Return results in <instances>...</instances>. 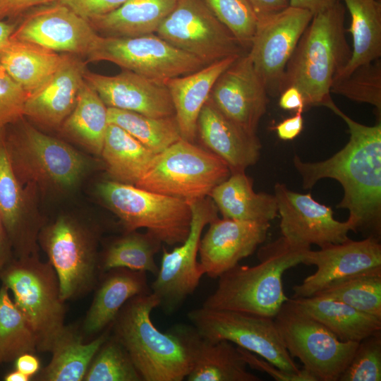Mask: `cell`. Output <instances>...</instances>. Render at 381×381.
<instances>
[{"label": "cell", "instance_id": "1", "mask_svg": "<svg viewBox=\"0 0 381 381\" xmlns=\"http://www.w3.org/2000/svg\"><path fill=\"white\" fill-rule=\"evenodd\" d=\"M346 123L350 134L346 145L329 158L303 162L295 155L293 164L302 179L303 188H313L328 178L342 186L337 208L349 211L353 231L380 238L381 234V123L365 126L344 114L332 101L327 106Z\"/></svg>", "mask_w": 381, "mask_h": 381}, {"label": "cell", "instance_id": "2", "mask_svg": "<svg viewBox=\"0 0 381 381\" xmlns=\"http://www.w3.org/2000/svg\"><path fill=\"white\" fill-rule=\"evenodd\" d=\"M159 306L152 292L133 296L111 324V333L128 352L143 381H182L193 365L190 326L159 331L151 319Z\"/></svg>", "mask_w": 381, "mask_h": 381}, {"label": "cell", "instance_id": "3", "mask_svg": "<svg viewBox=\"0 0 381 381\" xmlns=\"http://www.w3.org/2000/svg\"><path fill=\"white\" fill-rule=\"evenodd\" d=\"M345 11L337 0L331 8L314 15L286 64L280 93L288 87H297L306 109L327 107L333 101L330 95L333 80L351 58L345 35Z\"/></svg>", "mask_w": 381, "mask_h": 381}, {"label": "cell", "instance_id": "4", "mask_svg": "<svg viewBox=\"0 0 381 381\" xmlns=\"http://www.w3.org/2000/svg\"><path fill=\"white\" fill-rule=\"evenodd\" d=\"M309 249L282 236L267 243L258 250V264H238L222 274L202 306L274 318L289 299L284 291V273L303 263Z\"/></svg>", "mask_w": 381, "mask_h": 381}, {"label": "cell", "instance_id": "5", "mask_svg": "<svg viewBox=\"0 0 381 381\" xmlns=\"http://www.w3.org/2000/svg\"><path fill=\"white\" fill-rule=\"evenodd\" d=\"M23 116L5 127V142L13 169L27 187L52 190L75 188L92 162L68 144L40 131Z\"/></svg>", "mask_w": 381, "mask_h": 381}, {"label": "cell", "instance_id": "6", "mask_svg": "<svg viewBox=\"0 0 381 381\" xmlns=\"http://www.w3.org/2000/svg\"><path fill=\"white\" fill-rule=\"evenodd\" d=\"M0 280L34 332L37 351L51 352L66 328L65 301L54 267L38 256L14 257Z\"/></svg>", "mask_w": 381, "mask_h": 381}, {"label": "cell", "instance_id": "7", "mask_svg": "<svg viewBox=\"0 0 381 381\" xmlns=\"http://www.w3.org/2000/svg\"><path fill=\"white\" fill-rule=\"evenodd\" d=\"M230 175L222 159L181 138L155 155L135 186L188 202L209 196Z\"/></svg>", "mask_w": 381, "mask_h": 381}, {"label": "cell", "instance_id": "8", "mask_svg": "<svg viewBox=\"0 0 381 381\" xmlns=\"http://www.w3.org/2000/svg\"><path fill=\"white\" fill-rule=\"evenodd\" d=\"M99 232L67 216L43 224L38 241L56 272L63 301L76 299L95 289L101 275Z\"/></svg>", "mask_w": 381, "mask_h": 381}, {"label": "cell", "instance_id": "9", "mask_svg": "<svg viewBox=\"0 0 381 381\" xmlns=\"http://www.w3.org/2000/svg\"><path fill=\"white\" fill-rule=\"evenodd\" d=\"M97 193L125 232L145 228L169 246L183 243L189 234L192 213L186 200L112 180L99 183Z\"/></svg>", "mask_w": 381, "mask_h": 381}, {"label": "cell", "instance_id": "10", "mask_svg": "<svg viewBox=\"0 0 381 381\" xmlns=\"http://www.w3.org/2000/svg\"><path fill=\"white\" fill-rule=\"evenodd\" d=\"M274 320L290 356L299 359L316 381H339L359 342L339 340L289 299Z\"/></svg>", "mask_w": 381, "mask_h": 381}, {"label": "cell", "instance_id": "11", "mask_svg": "<svg viewBox=\"0 0 381 381\" xmlns=\"http://www.w3.org/2000/svg\"><path fill=\"white\" fill-rule=\"evenodd\" d=\"M188 318L209 340L231 341L287 373L301 370L284 346L272 318L202 306L189 311Z\"/></svg>", "mask_w": 381, "mask_h": 381}, {"label": "cell", "instance_id": "12", "mask_svg": "<svg viewBox=\"0 0 381 381\" xmlns=\"http://www.w3.org/2000/svg\"><path fill=\"white\" fill-rule=\"evenodd\" d=\"M89 61H107L148 78L164 82L200 70L206 64L157 34L101 37Z\"/></svg>", "mask_w": 381, "mask_h": 381}, {"label": "cell", "instance_id": "13", "mask_svg": "<svg viewBox=\"0 0 381 381\" xmlns=\"http://www.w3.org/2000/svg\"><path fill=\"white\" fill-rule=\"evenodd\" d=\"M156 34L206 65L247 53L202 0H178Z\"/></svg>", "mask_w": 381, "mask_h": 381}, {"label": "cell", "instance_id": "14", "mask_svg": "<svg viewBox=\"0 0 381 381\" xmlns=\"http://www.w3.org/2000/svg\"><path fill=\"white\" fill-rule=\"evenodd\" d=\"M192 213L189 234L171 251L163 250L160 267L150 285L167 314L175 312L197 289L204 273L197 261L203 229L218 217V209L208 196L188 201Z\"/></svg>", "mask_w": 381, "mask_h": 381}, {"label": "cell", "instance_id": "15", "mask_svg": "<svg viewBox=\"0 0 381 381\" xmlns=\"http://www.w3.org/2000/svg\"><path fill=\"white\" fill-rule=\"evenodd\" d=\"M313 16L307 10L289 6L258 20L247 54L268 95H279L286 64Z\"/></svg>", "mask_w": 381, "mask_h": 381}, {"label": "cell", "instance_id": "16", "mask_svg": "<svg viewBox=\"0 0 381 381\" xmlns=\"http://www.w3.org/2000/svg\"><path fill=\"white\" fill-rule=\"evenodd\" d=\"M274 195L282 236L293 244L308 248L317 245L321 248L347 241L348 233L353 231L348 219H335L331 207L318 202L310 193H296L277 183Z\"/></svg>", "mask_w": 381, "mask_h": 381}, {"label": "cell", "instance_id": "17", "mask_svg": "<svg viewBox=\"0 0 381 381\" xmlns=\"http://www.w3.org/2000/svg\"><path fill=\"white\" fill-rule=\"evenodd\" d=\"M302 264L315 265L317 270L293 286L292 298L312 296L334 282L381 267L380 238L373 236L360 241L349 238L318 250L309 249Z\"/></svg>", "mask_w": 381, "mask_h": 381}, {"label": "cell", "instance_id": "18", "mask_svg": "<svg viewBox=\"0 0 381 381\" xmlns=\"http://www.w3.org/2000/svg\"><path fill=\"white\" fill-rule=\"evenodd\" d=\"M100 38L90 21L59 3L32 13L11 37L54 52L87 56Z\"/></svg>", "mask_w": 381, "mask_h": 381}, {"label": "cell", "instance_id": "19", "mask_svg": "<svg viewBox=\"0 0 381 381\" xmlns=\"http://www.w3.org/2000/svg\"><path fill=\"white\" fill-rule=\"evenodd\" d=\"M268 93L247 53L241 55L217 78L210 98L229 119L256 134L266 113Z\"/></svg>", "mask_w": 381, "mask_h": 381}, {"label": "cell", "instance_id": "20", "mask_svg": "<svg viewBox=\"0 0 381 381\" xmlns=\"http://www.w3.org/2000/svg\"><path fill=\"white\" fill-rule=\"evenodd\" d=\"M198 254L200 265L210 278H219L243 258L250 255L267 236L270 223L227 218L212 221Z\"/></svg>", "mask_w": 381, "mask_h": 381}, {"label": "cell", "instance_id": "21", "mask_svg": "<svg viewBox=\"0 0 381 381\" xmlns=\"http://www.w3.org/2000/svg\"><path fill=\"white\" fill-rule=\"evenodd\" d=\"M0 215L15 258L38 256L37 241L42 222L30 209V190L16 174L0 128Z\"/></svg>", "mask_w": 381, "mask_h": 381}, {"label": "cell", "instance_id": "22", "mask_svg": "<svg viewBox=\"0 0 381 381\" xmlns=\"http://www.w3.org/2000/svg\"><path fill=\"white\" fill-rule=\"evenodd\" d=\"M84 79L107 107L156 118L175 115L169 91L163 82L128 70L112 76L86 71Z\"/></svg>", "mask_w": 381, "mask_h": 381}, {"label": "cell", "instance_id": "23", "mask_svg": "<svg viewBox=\"0 0 381 381\" xmlns=\"http://www.w3.org/2000/svg\"><path fill=\"white\" fill-rule=\"evenodd\" d=\"M197 136L207 150L228 165L231 174L245 171L259 159L262 145L256 134L225 116L210 97L198 116Z\"/></svg>", "mask_w": 381, "mask_h": 381}, {"label": "cell", "instance_id": "24", "mask_svg": "<svg viewBox=\"0 0 381 381\" xmlns=\"http://www.w3.org/2000/svg\"><path fill=\"white\" fill-rule=\"evenodd\" d=\"M86 71L83 61L69 54H64L52 78L28 96L23 116L49 127L61 125L76 104Z\"/></svg>", "mask_w": 381, "mask_h": 381}, {"label": "cell", "instance_id": "25", "mask_svg": "<svg viewBox=\"0 0 381 381\" xmlns=\"http://www.w3.org/2000/svg\"><path fill=\"white\" fill-rule=\"evenodd\" d=\"M95 288L82 327L83 334L90 337L107 328L130 298L152 292L146 272L125 267L102 273Z\"/></svg>", "mask_w": 381, "mask_h": 381}, {"label": "cell", "instance_id": "26", "mask_svg": "<svg viewBox=\"0 0 381 381\" xmlns=\"http://www.w3.org/2000/svg\"><path fill=\"white\" fill-rule=\"evenodd\" d=\"M240 56H228L189 74L164 82L169 91L183 139L194 143L199 114L214 83Z\"/></svg>", "mask_w": 381, "mask_h": 381}, {"label": "cell", "instance_id": "27", "mask_svg": "<svg viewBox=\"0 0 381 381\" xmlns=\"http://www.w3.org/2000/svg\"><path fill=\"white\" fill-rule=\"evenodd\" d=\"M189 340L193 356L188 381H260L247 370L240 348L226 340L211 341L190 326Z\"/></svg>", "mask_w": 381, "mask_h": 381}, {"label": "cell", "instance_id": "28", "mask_svg": "<svg viewBox=\"0 0 381 381\" xmlns=\"http://www.w3.org/2000/svg\"><path fill=\"white\" fill-rule=\"evenodd\" d=\"M209 197L223 218L270 222L278 216L274 195L255 192L253 180L245 171L231 174Z\"/></svg>", "mask_w": 381, "mask_h": 381}, {"label": "cell", "instance_id": "29", "mask_svg": "<svg viewBox=\"0 0 381 381\" xmlns=\"http://www.w3.org/2000/svg\"><path fill=\"white\" fill-rule=\"evenodd\" d=\"M297 308L322 324L342 341L360 342L381 332V318L321 296L291 298Z\"/></svg>", "mask_w": 381, "mask_h": 381}, {"label": "cell", "instance_id": "30", "mask_svg": "<svg viewBox=\"0 0 381 381\" xmlns=\"http://www.w3.org/2000/svg\"><path fill=\"white\" fill-rule=\"evenodd\" d=\"M111 334V325L96 338L84 342L76 327H67L51 353L49 363L33 377L41 381H81L102 344Z\"/></svg>", "mask_w": 381, "mask_h": 381}, {"label": "cell", "instance_id": "31", "mask_svg": "<svg viewBox=\"0 0 381 381\" xmlns=\"http://www.w3.org/2000/svg\"><path fill=\"white\" fill-rule=\"evenodd\" d=\"M63 57L39 45L11 39L0 50V63L28 95L52 78Z\"/></svg>", "mask_w": 381, "mask_h": 381}, {"label": "cell", "instance_id": "32", "mask_svg": "<svg viewBox=\"0 0 381 381\" xmlns=\"http://www.w3.org/2000/svg\"><path fill=\"white\" fill-rule=\"evenodd\" d=\"M178 0H128L90 23L109 36L136 37L156 32Z\"/></svg>", "mask_w": 381, "mask_h": 381}, {"label": "cell", "instance_id": "33", "mask_svg": "<svg viewBox=\"0 0 381 381\" xmlns=\"http://www.w3.org/2000/svg\"><path fill=\"white\" fill-rule=\"evenodd\" d=\"M100 156L111 180L135 186L155 155L122 128L109 123Z\"/></svg>", "mask_w": 381, "mask_h": 381}, {"label": "cell", "instance_id": "34", "mask_svg": "<svg viewBox=\"0 0 381 381\" xmlns=\"http://www.w3.org/2000/svg\"><path fill=\"white\" fill-rule=\"evenodd\" d=\"M343 1L351 18L349 31L352 35L353 49L348 63L334 79L344 77L356 67L381 56L380 1Z\"/></svg>", "mask_w": 381, "mask_h": 381}, {"label": "cell", "instance_id": "35", "mask_svg": "<svg viewBox=\"0 0 381 381\" xmlns=\"http://www.w3.org/2000/svg\"><path fill=\"white\" fill-rule=\"evenodd\" d=\"M61 125L66 134L90 152L100 155L109 125L107 107L85 80L73 110Z\"/></svg>", "mask_w": 381, "mask_h": 381}, {"label": "cell", "instance_id": "36", "mask_svg": "<svg viewBox=\"0 0 381 381\" xmlns=\"http://www.w3.org/2000/svg\"><path fill=\"white\" fill-rule=\"evenodd\" d=\"M161 245L162 242L148 231L144 234L136 231L125 232L111 241L99 254L100 274L113 268L125 267L156 275L159 267L155 255Z\"/></svg>", "mask_w": 381, "mask_h": 381}, {"label": "cell", "instance_id": "37", "mask_svg": "<svg viewBox=\"0 0 381 381\" xmlns=\"http://www.w3.org/2000/svg\"><path fill=\"white\" fill-rule=\"evenodd\" d=\"M107 115L109 123L122 128L155 155L182 138L175 115L156 118L111 107Z\"/></svg>", "mask_w": 381, "mask_h": 381}, {"label": "cell", "instance_id": "38", "mask_svg": "<svg viewBox=\"0 0 381 381\" xmlns=\"http://www.w3.org/2000/svg\"><path fill=\"white\" fill-rule=\"evenodd\" d=\"M37 341L8 289L0 288V364L14 361L24 353H35Z\"/></svg>", "mask_w": 381, "mask_h": 381}, {"label": "cell", "instance_id": "39", "mask_svg": "<svg viewBox=\"0 0 381 381\" xmlns=\"http://www.w3.org/2000/svg\"><path fill=\"white\" fill-rule=\"evenodd\" d=\"M315 295L381 318V267L334 282Z\"/></svg>", "mask_w": 381, "mask_h": 381}, {"label": "cell", "instance_id": "40", "mask_svg": "<svg viewBox=\"0 0 381 381\" xmlns=\"http://www.w3.org/2000/svg\"><path fill=\"white\" fill-rule=\"evenodd\" d=\"M84 381H143L130 356L111 334L92 359Z\"/></svg>", "mask_w": 381, "mask_h": 381}, {"label": "cell", "instance_id": "41", "mask_svg": "<svg viewBox=\"0 0 381 381\" xmlns=\"http://www.w3.org/2000/svg\"><path fill=\"white\" fill-rule=\"evenodd\" d=\"M330 92L367 103L381 112V60L362 64L347 75L334 80Z\"/></svg>", "mask_w": 381, "mask_h": 381}, {"label": "cell", "instance_id": "42", "mask_svg": "<svg viewBox=\"0 0 381 381\" xmlns=\"http://www.w3.org/2000/svg\"><path fill=\"white\" fill-rule=\"evenodd\" d=\"M248 52L256 30L258 18L248 0H202Z\"/></svg>", "mask_w": 381, "mask_h": 381}, {"label": "cell", "instance_id": "43", "mask_svg": "<svg viewBox=\"0 0 381 381\" xmlns=\"http://www.w3.org/2000/svg\"><path fill=\"white\" fill-rule=\"evenodd\" d=\"M381 380V332L361 341L339 381Z\"/></svg>", "mask_w": 381, "mask_h": 381}, {"label": "cell", "instance_id": "44", "mask_svg": "<svg viewBox=\"0 0 381 381\" xmlns=\"http://www.w3.org/2000/svg\"><path fill=\"white\" fill-rule=\"evenodd\" d=\"M28 95L0 63V128L23 116Z\"/></svg>", "mask_w": 381, "mask_h": 381}, {"label": "cell", "instance_id": "45", "mask_svg": "<svg viewBox=\"0 0 381 381\" xmlns=\"http://www.w3.org/2000/svg\"><path fill=\"white\" fill-rule=\"evenodd\" d=\"M128 0H57L79 16L90 21L105 15L121 6Z\"/></svg>", "mask_w": 381, "mask_h": 381}, {"label": "cell", "instance_id": "46", "mask_svg": "<svg viewBox=\"0 0 381 381\" xmlns=\"http://www.w3.org/2000/svg\"><path fill=\"white\" fill-rule=\"evenodd\" d=\"M239 348L248 366L267 373L275 380L316 381L315 378L303 368H302L300 372L296 373H287L279 369L265 359H260L258 356L253 353L252 352L241 347Z\"/></svg>", "mask_w": 381, "mask_h": 381}, {"label": "cell", "instance_id": "47", "mask_svg": "<svg viewBox=\"0 0 381 381\" xmlns=\"http://www.w3.org/2000/svg\"><path fill=\"white\" fill-rule=\"evenodd\" d=\"M302 113L296 111L293 116L284 119L274 127L281 140H291L301 133L303 128Z\"/></svg>", "mask_w": 381, "mask_h": 381}, {"label": "cell", "instance_id": "48", "mask_svg": "<svg viewBox=\"0 0 381 381\" xmlns=\"http://www.w3.org/2000/svg\"><path fill=\"white\" fill-rule=\"evenodd\" d=\"M279 105L287 111H304L306 104L301 91L294 86H290L283 90L279 94Z\"/></svg>", "mask_w": 381, "mask_h": 381}, {"label": "cell", "instance_id": "49", "mask_svg": "<svg viewBox=\"0 0 381 381\" xmlns=\"http://www.w3.org/2000/svg\"><path fill=\"white\" fill-rule=\"evenodd\" d=\"M258 20L277 13L289 6V0H248Z\"/></svg>", "mask_w": 381, "mask_h": 381}, {"label": "cell", "instance_id": "50", "mask_svg": "<svg viewBox=\"0 0 381 381\" xmlns=\"http://www.w3.org/2000/svg\"><path fill=\"white\" fill-rule=\"evenodd\" d=\"M57 0H0V18L15 16L35 6Z\"/></svg>", "mask_w": 381, "mask_h": 381}, {"label": "cell", "instance_id": "51", "mask_svg": "<svg viewBox=\"0 0 381 381\" xmlns=\"http://www.w3.org/2000/svg\"><path fill=\"white\" fill-rule=\"evenodd\" d=\"M15 369L20 371L31 379L41 369L40 361L35 353H24L18 356L14 361Z\"/></svg>", "mask_w": 381, "mask_h": 381}, {"label": "cell", "instance_id": "52", "mask_svg": "<svg viewBox=\"0 0 381 381\" xmlns=\"http://www.w3.org/2000/svg\"><path fill=\"white\" fill-rule=\"evenodd\" d=\"M289 6L307 10L313 16L331 8L337 0H289Z\"/></svg>", "mask_w": 381, "mask_h": 381}, {"label": "cell", "instance_id": "53", "mask_svg": "<svg viewBox=\"0 0 381 381\" xmlns=\"http://www.w3.org/2000/svg\"><path fill=\"white\" fill-rule=\"evenodd\" d=\"M13 258V249L7 234L0 232V273Z\"/></svg>", "mask_w": 381, "mask_h": 381}, {"label": "cell", "instance_id": "54", "mask_svg": "<svg viewBox=\"0 0 381 381\" xmlns=\"http://www.w3.org/2000/svg\"><path fill=\"white\" fill-rule=\"evenodd\" d=\"M14 30L13 25L4 22L0 18V50L10 42Z\"/></svg>", "mask_w": 381, "mask_h": 381}, {"label": "cell", "instance_id": "55", "mask_svg": "<svg viewBox=\"0 0 381 381\" xmlns=\"http://www.w3.org/2000/svg\"><path fill=\"white\" fill-rule=\"evenodd\" d=\"M30 380V377L16 369L8 372L4 377L5 381H29Z\"/></svg>", "mask_w": 381, "mask_h": 381}, {"label": "cell", "instance_id": "56", "mask_svg": "<svg viewBox=\"0 0 381 381\" xmlns=\"http://www.w3.org/2000/svg\"><path fill=\"white\" fill-rule=\"evenodd\" d=\"M1 365V364H0Z\"/></svg>", "mask_w": 381, "mask_h": 381}]
</instances>
